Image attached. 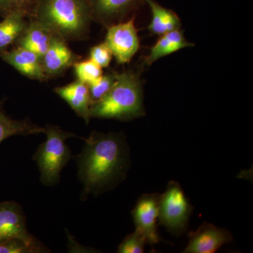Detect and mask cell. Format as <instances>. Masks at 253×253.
Here are the masks:
<instances>
[{
    "mask_svg": "<svg viewBox=\"0 0 253 253\" xmlns=\"http://www.w3.org/2000/svg\"><path fill=\"white\" fill-rule=\"evenodd\" d=\"M83 141L81 154L73 158L83 186L82 201L114 189L129 168V146L122 134L93 131Z\"/></svg>",
    "mask_w": 253,
    "mask_h": 253,
    "instance_id": "1",
    "label": "cell"
},
{
    "mask_svg": "<svg viewBox=\"0 0 253 253\" xmlns=\"http://www.w3.org/2000/svg\"><path fill=\"white\" fill-rule=\"evenodd\" d=\"M28 18L66 42L87 39L92 21L87 0H38Z\"/></svg>",
    "mask_w": 253,
    "mask_h": 253,
    "instance_id": "2",
    "label": "cell"
},
{
    "mask_svg": "<svg viewBox=\"0 0 253 253\" xmlns=\"http://www.w3.org/2000/svg\"><path fill=\"white\" fill-rule=\"evenodd\" d=\"M144 115L143 92L137 75L116 73L111 90L91 105V118L129 121Z\"/></svg>",
    "mask_w": 253,
    "mask_h": 253,
    "instance_id": "3",
    "label": "cell"
},
{
    "mask_svg": "<svg viewBox=\"0 0 253 253\" xmlns=\"http://www.w3.org/2000/svg\"><path fill=\"white\" fill-rule=\"evenodd\" d=\"M44 134L46 136V141L40 145L33 155V160L38 165L41 173L42 184L52 186L59 184L63 168L73 158L66 140L73 137L84 140V138L64 131L59 126L50 124L44 127Z\"/></svg>",
    "mask_w": 253,
    "mask_h": 253,
    "instance_id": "4",
    "label": "cell"
},
{
    "mask_svg": "<svg viewBox=\"0 0 253 253\" xmlns=\"http://www.w3.org/2000/svg\"><path fill=\"white\" fill-rule=\"evenodd\" d=\"M193 210L180 184L177 181H170L166 191L160 196L158 224L172 235L181 236L187 232Z\"/></svg>",
    "mask_w": 253,
    "mask_h": 253,
    "instance_id": "5",
    "label": "cell"
},
{
    "mask_svg": "<svg viewBox=\"0 0 253 253\" xmlns=\"http://www.w3.org/2000/svg\"><path fill=\"white\" fill-rule=\"evenodd\" d=\"M11 239L23 241L33 253L49 252L28 230L22 208L14 201L0 203V243Z\"/></svg>",
    "mask_w": 253,
    "mask_h": 253,
    "instance_id": "6",
    "label": "cell"
},
{
    "mask_svg": "<svg viewBox=\"0 0 253 253\" xmlns=\"http://www.w3.org/2000/svg\"><path fill=\"white\" fill-rule=\"evenodd\" d=\"M104 42L118 63H129L139 48L134 18L109 26Z\"/></svg>",
    "mask_w": 253,
    "mask_h": 253,
    "instance_id": "7",
    "label": "cell"
},
{
    "mask_svg": "<svg viewBox=\"0 0 253 253\" xmlns=\"http://www.w3.org/2000/svg\"><path fill=\"white\" fill-rule=\"evenodd\" d=\"M160 196L157 193L143 194L131 211L135 230L140 232L151 246L159 244L163 240L158 230Z\"/></svg>",
    "mask_w": 253,
    "mask_h": 253,
    "instance_id": "8",
    "label": "cell"
},
{
    "mask_svg": "<svg viewBox=\"0 0 253 253\" xmlns=\"http://www.w3.org/2000/svg\"><path fill=\"white\" fill-rule=\"evenodd\" d=\"M82 56L73 52L68 42L56 35H51L49 47L41 58L43 70L49 79L59 77L81 60Z\"/></svg>",
    "mask_w": 253,
    "mask_h": 253,
    "instance_id": "9",
    "label": "cell"
},
{
    "mask_svg": "<svg viewBox=\"0 0 253 253\" xmlns=\"http://www.w3.org/2000/svg\"><path fill=\"white\" fill-rule=\"evenodd\" d=\"M189 244L184 253H214L224 245L230 244L233 236L230 231L204 222L197 230L188 234Z\"/></svg>",
    "mask_w": 253,
    "mask_h": 253,
    "instance_id": "10",
    "label": "cell"
},
{
    "mask_svg": "<svg viewBox=\"0 0 253 253\" xmlns=\"http://www.w3.org/2000/svg\"><path fill=\"white\" fill-rule=\"evenodd\" d=\"M145 0H87L92 21L109 26L123 22Z\"/></svg>",
    "mask_w": 253,
    "mask_h": 253,
    "instance_id": "11",
    "label": "cell"
},
{
    "mask_svg": "<svg viewBox=\"0 0 253 253\" xmlns=\"http://www.w3.org/2000/svg\"><path fill=\"white\" fill-rule=\"evenodd\" d=\"M0 58L29 79L40 82L49 80L43 70L41 58L30 50L14 46L12 49L1 51Z\"/></svg>",
    "mask_w": 253,
    "mask_h": 253,
    "instance_id": "12",
    "label": "cell"
},
{
    "mask_svg": "<svg viewBox=\"0 0 253 253\" xmlns=\"http://www.w3.org/2000/svg\"><path fill=\"white\" fill-rule=\"evenodd\" d=\"M54 91L69 105L78 116L84 120L86 125L89 124L92 102L87 84L76 80L66 85L57 86Z\"/></svg>",
    "mask_w": 253,
    "mask_h": 253,
    "instance_id": "13",
    "label": "cell"
},
{
    "mask_svg": "<svg viewBox=\"0 0 253 253\" xmlns=\"http://www.w3.org/2000/svg\"><path fill=\"white\" fill-rule=\"evenodd\" d=\"M51 35L39 23L29 19L27 27L15 42L14 46L30 50L42 58L49 47Z\"/></svg>",
    "mask_w": 253,
    "mask_h": 253,
    "instance_id": "14",
    "label": "cell"
},
{
    "mask_svg": "<svg viewBox=\"0 0 253 253\" xmlns=\"http://www.w3.org/2000/svg\"><path fill=\"white\" fill-rule=\"evenodd\" d=\"M5 99L0 100V144L13 136H28L44 133V127L32 122L29 118L15 120L4 109Z\"/></svg>",
    "mask_w": 253,
    "mask_h": 253,
    "instance_id": "15",
    "label": "cell"
},
{
    "mask_svg": "<svg viewBox=\"0 0 253 253\" xmlns=\"http://www.w3.org/2000/svg\"><path fill=\"white\" fill-rule=\"evenodd\" d=\"M192 46L194 44L186 41L179 29L168 32L162 35L155 45L151 48L149 56L145 59V64L150 66L163 56Z\"/></svg>",
    "mask_w": 253,
    "mask_h": 253,
    "instance_id": "16",
    "label": "cell"
},
{
    "mask_svg": "<svg viewBox=\"0 0 253 253\" xmlns=\"http://www.w3.org/2000/svg\"><path fill=\"white\" fill-rule=\"evenodd\" d=\"M145 2L149 4L152 12V21L149 27L151 33L162 36L180 27V20L172 10L163 7L154 0H145Z\"/></svg>",
    "mask_w": 253,
    "mask_h": 253,
    "instance_id": "17",
    "label": "cell"
},
{
    "mask_svg": "<svg viewBox=\"0 0 253 253\" xmlns=\"http://www.w3.org/2000/svg\"><path fill=\"white\" fill-rule=\"evenodd\" d=\"M27 16L21 13H14L0 21V52L14 46L15 42L27 27Z\"/></svg>",
    "mask_w": 253,
    "mask_h": 253,
    "instance_id": "18",
    "label": "cell"
},
{
    "mask_svg": "<svg viewBox=\"0 0 253 253\" xmlns=\"http://www.w3.org/2000/svg\"><path fill=\"white\" fill-rule=\"evenodd\" d=\"M38 0H0V16L6 17L14 13H21L29 18Z\"/></svg>",
    "mask_w": 253,
    "mask_h": 253,
    "instance_id": "19",
    "label": "cell"
},
{
    "mask_svg": "<svg viewBox=\"0 0 253 253\" xmlns=\"http://www.w3.org/2000/svg\"><path fill=\"white\" fill-rule=\"evenodd\" d=\"M73 68L77 80L86 84L96 81L103 75L102 68L90 59L80 60L73 65Z\"/></svg>",
    "mask_w": 253,
    "mask_h": 253,
    "instance_id": "20",
    "label": "cell"
},
{
    "mask_svg": "<svg viewBox=\"0 0 253 253\" xmlns=\"http://www.w3.org/2000/svg\"><path fill=\"white\" fill-rule=\"evenodd\" d=\"M116 80V73H109L87 84L92 104L102 99L111 90Z\"/></svg>",
    "mask_w": 253,
    "mask_h": 253,
    "instance_id": "21",
    "label": "cell"
},
{
    "mask_svg": "<svg viewBox=\"0 0 253 253\" xmlns=\"http://www.w3.org/2000/svg\"><path fill=\"white\" fill-rule=\"evenodd\" d=\"M147 244L146 239L139 231H134L125 238L123 242L118 246L117 253H142Z\"/></svg>",
    "mask_w": 253,
    "mask_h": 253,
    "instance_id": "22",
    "label": "cell"
},
{
    "mask_svg": "<svg viewBox=\"0 0 253 253\" xmlns=\"http://www.w3.org/2000/svg\"><path fill=\"white\" fill-rule=\"evenodd\" d=\"M112 57V52L105 42L93 46L89 52V59L101 68L108 67Z\"/></svg>",
    "mask_w": 253,
    "mask_h": 253,
    "instance_id": "23",
    "label": "cell"
},
{
    "mask_svg": "<svg viewBox=\"0 0 253 253\" xmlns=\"http://www.w3.org/2000/svg\"><path fill=\"white\" fill-rule=\"evenodd\" d=\"M0 253H33L31 248L23 241L11 239L0 243Z\"/></svg>",
    "mask_w": 253,
    "mask_h": 253,
    "instance_id": "24",
    "label": "cell"
}]
</instances>
